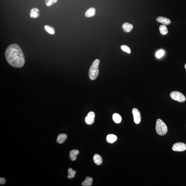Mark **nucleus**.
Segmentation results:
<instances>
[{
	"label": "nucleus",
	"mask_w": 186,
	"mask_h": 186,
	"mask_svg": "<svg viewBox=\"0 0 186 186\" xmlns=\"http://www.w3.org/2000/svg\"><path fill=\"white\" fill-rule=\"evenodd\" d=\"M157 21L162 23L164 25H168L171 22V21L170 19L165 17H159L156 19Z\"/></svg>",
	"instance_id": "8"
},
{
	"label": "nucleus",
	"mask_w": 186,
	"mask_h": 186,
	"mask_svg": "<svg viewBox=\"0 0 186 186\" xmlns=\"http://www.w3.org/2000/svg\"><path fill=\"white\" fill-rule=\"evenodd\" d=\"M44 29L47 32L50 34L54 35L55 34V30L52 26L49 25H46L44 27Z\"/></svg>",
	"instance_id": "18"
},
{
	"label": "nucleus",
	"mask_w": 186,
	"mask_h": 186,
	"mask_svg": "<svg viewBox=\"0 0 186 186\" xmlns=\"http://www.w3.org/2000/svg\"><path fill=\"white\" fill-rule=\"evenodd\" d=\"M159 30L161 35H165L168 33V30L165 25H162L159 27Z\"/></svg>",
	"instance_id": "19"
},
{
	"label": "nucleus",
	"mask_w": 186,
	"mask_h": 186,
	"mask_svg": "<svg viewBox=\"0 0 186 186\" xmlns=\"http://www.w3.org/2000/svg\"><path fill=\"white\" fill-rule=\"evenodd\" d=\"M134 122L136 124H139L141 121V116L140 112L137 109L134 108L132 110Z\"/></svg>",
	"instance_id": "6"
},
{
	"label": "nucleus",
	"mask_w": 186,
	"mask_h": 186,
	"mask_svg": "<svg viewBox=\"0 0 186 186\" xmlns=\"http://www.w3.org/2000/svg\"><path fill=\"white\" fill-rule=\"evenodd\" d=\"M67 138V135L66 134L61 133L58 136L56 142L59 144L63 143L66 140Z\"/></svg>",
	"instance_id": "12"
},
{
	"label": "nucleus",
	"mask_w": 186,
	"mask_h": 186,
	"mask_svg": "<svg viewBox=\"0 0 186 186\" xmlns=\"http://www.w3.org/2000/svg\"><path fill=\"white\" fill-rule=\"evenodd\" d=\"M95 14V9L94 8H91L88 9L85 13V16L87 17H91L94 16Z\"/></svg>",
	"instance_id": "14"
},
{
	"label": "nucleus",
	"mask_w": 186,
	"mask_h": 186,
	"mask_svg": "<svg viewBox=\"0 0 186 186\" xmlns=\"http://www.w3.org/2000/svg\"><path fill=\"white\" fill-rule=\"evenodd\" d=\"M93 182V179L90 177H87L85 179V181H83L82 183L83 186H90L92 185Z\"/></svg>",
	"instance_id": "16"
},
{
	"label": "nucleus",
	"mask_w": 186,
	"mask_h": 186,
	"mask_svg": "<svg viewBox=\"0 0 186 186\" xmlns=\"http://www.w3.org/2000/svg\"><path fill=\"white\" fill-rule=\"evenodd\" d=\"M164 51L162 50H160L157 51L156 53V56L157 58H160L164 55Z\"/></svg>",
	"instance_id": "23"
},
{
	"label": "nucleus",
	"mask_w": 186,
	"mask_h": 186,
	"mask_svg": "<svg viewBox=\"0 0 186 186\" xmlns=\"http://www.w3.org/2000/svg\"><path fill=\"white\" fill-rule=\"evenodd\" d=\"M156 131L160 135H165L167 132V128L166 124L162 120L158 119L156 121Z\"/></svg>",
	"instance_id": "3"
},
{
	"label": "nucleus",
	"mask_w": 186,
	"mask_h": 186,
	"mask_svg": "<svg viewBox=\"0 0 186 186\" xmlns=\"http://www.w3.org/2000/svg\"><path fill=\"white\" fill-rule=\"evenodd\" d=\"M170 95L172 99L179 102H183L186 100L184 95L179 91H173L170 93Z\"/></svg>",
	"instance_id": "4"
},
{
	"label": "nucleus",
	"mask_w": 186,
	"mask_h": 186,
	"mask_svg": "<svg viewBox=\"0 0 186 186\" xmlns=\"http://www.w3.org/2000/svg\"><path fill=\"white\" fill-rule=\"evenodd\" d=\"M6 182V180L3 178L1 177L0 178V184H4Z\"/></svg>",
	"instance_id": "24"
},
{
	"label": "nucleus",
	"mask_w": 186,
	"mask_h": 186,
	"mask_svg": "<svg viewBox=\"0 0 186 186\" xmlns=\"http://www.w3.org/2000/svg\"><path fill=\"white\" fill-rule=\"evenodd\" d=\"M172 149L175 151H183L186 150V145L183 143H176L173 146Z\"/></svg>",
	"instance_id": "5"
},
{
	"label": "nucleus",
	"mask_w": 186,
	"mask_h": 186,
	"mask_svg": "<svg viewBox=\"0 0 186 186\" xmlns=\"http://www.w3.org/2000/svg\"><path fill=\"white\" fill-rule=\"evenodd\" d=\"M93 159L94 163L97 165H100L102 163V158L99 155L95 154L93 157Z\"/></svg>",
	"instance_id": "15"
},
{
	"label": "nucleus",
	"mask_w": 186,
	"mask_h": 186,
	"mask_svg": "<svg viewBox=\"0 0 186 186\" xmlns=\"http://www.w3.org/2000/svg\"><path fill=\"white\" fill-rule=\"evenodd\" d=\"M122 28L125 32H130L133 28V26L129 23H125L122 25Z\"/></svg>",
	"instance_id": "11"
},
{
	"label": "nucleus",
	"mask_w": 186,
	"mask_h": 186,
	"mask_svg": "<svg viewBox=\"0 0 186 186\" xmlns=\"http://www.w3.org/2000/svg\"><path fill=\"white\" fill-rule=\"evenodd\" d=\"M95 117V114L94 112H89L85 118V122L87 125H92L94 122Z\"/></svg>",
	"instance_id": "7"
},
{
	"label": "nucleus",
	"mask_w": 186,
	"mask_h": 186,
	"mask_svg": "<svg viewBox=\"0 0 186 186\" xmlns=\"http://www.w3.org/2000/svg\"><path fill=\"white\" fill-rule=\"evenodd\" d=\"M40 15V12L39 10L37 8H33L31 10L30 16L32 18H37L39 17Z\"/></svg>",
	"instance_id": "9"
},
{
	"label": "nucleus",
	"mask_w": 186,
	"mask_h": 186,
	"mask_svg": "<svg viewBox=\"0 0 186 186\" xmlns=\"http://www.w3.org/2000/svg\"><path fill=\"white\" fill-rule=\"evenodd\" d=\"M121 49L123 51L127 52V53L130 54L131 52V49L129 47H128L126 45H122L121 47Z\"/></svg>",
	"instance_id": "22"
},
{
	"label": "nucleus",
	"mask_w": 186,
	"mask_h": 186,
	"mask_svg": "<svg viewBox=\"0 0 186 186\" xmlns=\"http://www.w3.org/2000/svg\"><path fill=\"white\" fill-rule=\"evenodd\" d=\"M106 140L109 143H112L117 140V137L114 134H109L107 136Z\"/></svg>",
	"instance_id": "13"
},
{
	"label": "nucleus",
	"mask_w": 186,
	"mask_h": 186,
	"mask_svg": "<svg viewBox=\"0 0 186 186\" xmlns=\"http://www.w3.org/2000/svg\"><path fill=\"white\" fill-rule=\"evenodd\" d=\"M7 61L11 66L16 68L23 67L25 63V57L22 49L17 44L8 46L5 52Z\"/></svg>",
	"instance_id": "1"
},
{
	"label": "nucleus",
	"mask_w": 186,
	"mask_h": 186,
	"mask_svg": "<svg viewBox=\"0 0 186 186\" xmlns=\"http://www.w3.org/2000/svg\"><path fill=\"white\" fill-rule=\"evenodd\" d=\"M112 118L114 122L116 123H120L122 121V118L121 116L117 113H115L113 115Z\"/></svg>",
	"instance_id": "17"
},
{
	"label": "nucleus",
	"mask_w": 186,
	"mask_h": 186,
	"mask_svg": "<svg viewBox=\"0 0 186 186\" xmlns=\"http://www.w3.org/2000/svg\"><path fill=\"white\" fill-rule=\"evenodd\" d=\"M185 69H186V64H185Z\"/></svg>",
	"instance_id": "25"
},
{
	"label": "nucleus",
	"mask_w": 186,
	"mask_h": 186,
	"mask_svg": "<svg viewBox=\"0 0 186 186\" xmlns=\"http://www.w3.org/2000/svg\"><path fill=\"white\" fill-rule=\"evenodd\" d=\"M100 64L99 59H95L91 64L89 70V77L90 79L93 80L98 76L99 73V67Z\"/></svg>",
	"instance_id": "2"
},
{
	"label": "nucleus",
	"mask_w": 186,
	"mask_h": 186,
	"mask_svg": "<svg viewBox=\"0 0 186 186\" xmlns=\"http://www.w3.org/2000/svg\"><path fill=\"white\" fill-rule=\"evenodd\" d=\"M57 0H45V3L47 6H50L57 2Z\"/></svg>",
	"instance_id": "21"
},
{
	"label": "nucleus",
	"mask_w": 186,
	"mask_h": 186,
	"mask_svg": "<svg viewBox=\"0 0 186 186\" xmlns=\"http://www.w3.org/2000/svg\"><path fill=\"white\" fill-rule=\"evenodd\" d=\"M79 152L78 150L74 149L72 150L70 152L69 157L71 160L72 161H75L77 159V157L79 155Z\"/></svg>",
	"instance_id": "10"
},
{
	"label": "nucleus",
	"mask_w": 186,
	"mask_h": 186,
	"mask_svg": "<svg viewBox=\"0 0 186 186\" xmlns=\"http://www.w3.org/2000/svg\"><path fill=\"white\" fill-rule=\"evenodd\" d=\"M68 175L67 177L68 179H72L75 177V174L76 173V171L75 170L72 169L71 168H69L68 170Z\"/></svg>",
	"instance_id": "20"
}]
</instances>
